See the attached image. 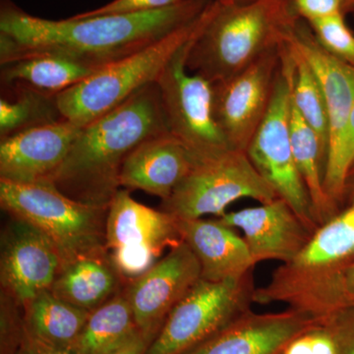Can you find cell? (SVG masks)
<instances>
[{
	"instance_id": "6da1fadb",
	"label": "cell",
	"mask_w": 354,
	"mask_h": 354,
	"mask_svg": "<svg viewBox=\"0 0 354 354\" xmlns=\"http://www.w3.org/2000/svg\"><path fill=\"white\" fill-rule=\"evenodd\" d=\"M213 0H180L149 12L66 20L36 17L12 6L0 14V64L58 57L102 68L196 19Z\"/></svg>"
},
{
	"instance_id": "7a4b0ae2",
	"label": "cell",
	"mask_w": 354,
	"mask_h": 354,
	"mask_svg": "<svg viewBox=\"0 0 354 354\" xmlns=\"http://www.w3.org/2000/svg\"><path fill=\"white\" fill-rule=\"evenodd\" d=\"M169 132L157 83L147 86L82 127L53 184L76 201L109 206L129 153L145 140Z\"/></svg>"
},
{
	"instance_id": "3957f363",
	"label": "cell",
	"mask_w": 354,
	"mask_h": 354,
	"mask_svg": "<svg viewBox=\"0 0 354 354\" xmlns=\"http://www.w3.org/2000/svg\"><path fill=\"white\" fill-rule=\"evenodd\" d=\"M354 254V207L321 225L304 248L256 288L254 304L281 302L322 323L342 308L344 267Z\"/></svg>"
},
{
	"instance_id": "277c9868",
	"label": "cell",
	"mask_w": 354,
	"mask_h": 354,
	"mask_svg": "<svg viewBox=\"0 0 354 354\" xmlns=\"http://www.w3.org/2000/svg\"><path fill=\"white\" fill-rule=\"evenodd\" d=\"M216 1L213 18L187 58L188 70L212 83L236 75L279 48L299 19L291 0H256L244 6Z\"/></svg>"
},
{
	"instance_id": "5b68a950",
	"label": "cell",
	"mask_w": 354,
	"mask_h": 354,
	"mask_svg": "<svg viewBox=\"0 0 354 354\" xmlns=\"http://www.w3.org/2000/svg\"><path fill=\"white\" fill-rule=\"evenodd\" d=\"M216 7L218 1L213 0L196 19L150 46L106 65L94 75L57 95L62 118L85 127L118 108L142 88L157 83L174 55L202 34Z\"/></svg>"
},
{
	"instance_id": "8992f818",
	"label": "cell",
	"mask_w": 354,
	"mask_h": 354,
	"mask_svg": "<svg viewBox=\"0 0 354 354\" xmlns=\"http://www.w3.org/2000/svg\"><path fill=\"white\" fill-rule=\"evenodd\" d=\"M0 206L9 216L39 228L57 248L62 268L85 256L106 251L109 206L76 201L53 183L2 179Z\"/></svg>"
},
{
	"instance_id": "52a82bcc",
	"label": "cell",
	"mask_w": 354,
	"mask_h": 354,
	"mask_svg": "<svg viewBox=\"0 0 354 354\" xmlns=\"http://www.w3.org/2000/svg\"><path fill=\"white\" fill-rule=\"evenodd\" d=\"M292 75V57L283 43L281 48V65L269 109L246 153L263 178L314 234L320 227L314 216L311 201L298 171L291 145Z\"/></svg>"
},
{
	"instance_id": "ba28073f",
	"label": "cell",
	"mask_w": 354,
	"mask_h": 354,
	"mask_svg": "<svg viewBox=\"0 0 354 354\" xmlns=\"http://www.w3.org/2000/svg\"><path fill=\"white\" fill-rule=\"evenodd\" d=\"M243 198L266 204L279 198L244 151L227 150L196 160L192 169L162 201V211L176 220L221 218L227 207Z\"/></svg>"
},
{
	"instance_id": "9c48e42d",
	"label": "cell",
	"mask_w": 354,
	"mask_h": 354,
	"mask_svg": "<svg viewBox=\"0 0 354 354\" xmlns=\"http://www.w3.org/2000/svg\"><path fill=\"white\" fill-rule=\"evenodd\" d=\"M253 271L223 281L200 279L172 309L145 354H186L250 310Z\"/></svg>"
},
{
	"instance_id": "30bf717a",
	"label": "cell",
	"mask_w": 354,
	"mask_h": 354,
	"mask_svg": "<svg viewBox=\"0 0 354 354\" xmlns=\"http://www.w3.org/2000/svg\"><path fill=\"white\" fill-rule=\"evenodd\" d=\"M195 39L174 55L157 85L169 133L196 162L232 149L214 118L212 82L187 68L188 53Z\"/></svg>"
},
{
	"instance_id": "8fae6325",
	"label": "cell",
	"mask_w": 354,
	"mask_h": 354,
	"mask_svg": "<svg viewBox=\"0 0 354 354\" xmlns=\"http://www.w3.org/2000/svg\"><path fill=\"white\" fill-rule=\"evenodd\" d=\"M183 241L176 218L147 207L120 189L111 200L106 218V249L124 283L148 271L165 251Z\"/></svg>"
},
{
	"instance_id": "7c38bea8",
	"label": "cell",
	"mask_w": 354,
	"mask_h": 354,
	"mask_svg": "<svg viewBox=\"0 0 354 354\" xmlns=\"http://www.w3.org/2000/svg\"><path fill=\"white\" fill-rule=\"evenodd\" d=\"M281 48L236 75L212 83L214 118L232 150L246 152L264 120L281 65Z\"/></svg>"
},
{
	"instance_id": "4fadbf2b",
	"label": "cell",
	"mask_w": 354,
	"mask_h": 354,
	"mask_svg": "<svg viewBox=\"0 0 354 354\" xmlns=\"http://www.w3.org/2000/svg\"><path fill=\"white\" fill-rule=\"evenodd\" d=\"M200 279L199 261L189 245L181 241L148 271L124 286L137 329L149 344L172 309Z\"/></svg>"
},
{
	"instance_id": "5bb4252c",
	"label": "cell",
	"mask_w": 354,
	"mask_h": 354,
	"mask_svg": "<svg viewBox=\"0 0 354 354\" xmlns=\"http://www.w3.org/2000/svg\"><path fill=\"white\" fill-rule=\"evenodd\" d=\"M62 268L59 254L50 239L32 223L10 216L1 234L2 292L24 308L51 290Z\"/></svg>"
},
{
	"instance_id": "9a60e30c",
	"label": "cell",
	"mask_w": 354,
	"mask_h": 354,
	"mask_svg": "<svg viewBox=\"0 0 354 354\" xmlns=\"http://www.w3.org/2000/svg\"><path fill=\"white\" fill-rule=\"evenodd\" d=\"M82 127L62 118L1 139L0 179L53 183Z\"/></svg>"
},
{
	"instance_id": "2e32d148",
	"label": "cell",
	"mask_w": 354,
	"mask_h": 354,
	"mask_svg": "<svg viewBox=\"0 0 354 354\" xmlns=\"http://www.w3.org/2000/svg\"><path fill=\"white\" fill-rule=\"evenodd\" d=\"M285 43L304 58L322 88L329 118L327 167L341 150L353 109L354 67L323 48L310 26L302 19H298L286 34Z\"/></svg>"
},
{
	"instance_id": "e0dca14e",
	"label": "cell",
	"mask_w": 354,
	"mask_h": 354,
	"mask_svg": "<svg viewBox=\"0 0 354 354\" xmlns=\"http://www.w3.org/2000/svg\"><path fill=\"white\" fill-rule=\"evenodd\" d=\"M218 220L241 228L255 265L263 261L292 260L313 235L279 197L258 207L225 213Z\"/></svg>"
},
{
	"instance_id": "ac0fdd59",
	"label": "cell",
	"mask_w": 354,
	"mask_h": 354,
	"mask_svg": "<svg viewBox=\"0 0 354 354\" xmlns=\"http://www.w3.org/2000/svg\"><path fill=\"white\" fill-rule=\"evenodd\" d=\"M319 324L290 308L272 314H255L249 310L186 354H281L290 342Z\"/></svg>"
},
{
	"instance_id": "d6986e66",
	"label": "cell",
	"mask_w": 354,
	"mask_h": 354,
	"mask_svg": "<svg viewBox=\"0 0 354 354\" xmlns=\"http://www.w3.org/2000/svg\"><path fill=\"white\" fill-rule=\"evenodd\" d=\"M195 160L171 133L139 144L123 162L120 188L141 190L165 201L194 165Z\"/></svg>"
},
{
	"instance_id": "ffe728a7",
	"label": "cell",
	"mask_w": 354,
	"mask_h": 354,
	"mask_svg": "<svg viewBox=\"0 0 354 354\" xmlns=\"http://www.w3.org/2000/svg\"><path fill=\"white\" fill-rule=\"evenodd\" d=\"M181 239L201 267V279L223 281L241 278L255 267L245 241L221 221L176 220Z\"/></svg>"
},
{
	"instance_id": "44dd1931",
	"label": "cell",
	"mask_w": 354,
	"mask_h": 354,
	"mask_svg": "<svg viewBox=\"0 0 354 354\" xmlns=\"http://www.w3.org/2000/svg\"><path fill=\"white\" fill-rule=\"evenodd\" d=\"M106 251L85 256L62 268L51 292L68 304L93 312L124 288Z\"/></svg>"
},
{
	"instance_id": "7402d4cb",
	"label": "cell",
	"mask_w": 354,
	"mask_h": 354,
	"mask_svg": "<svg viewBox=\"0 0 354 354\" xmlns=\"http://www.w3.org/2000/svg\"><path fill=\"white\" fill-rule=\"evenodd\" d=\"M138 332L124 288L91 312L74 344L77 354H113Z\"/></svg>"
},
{
	"instance_id": "603a6c76",
	"label": "cell",
	"mask_w": 354,
	"mask_h": 354,
	"mask_svg": "<svg viewBox=\"0 0 354 354\" xmlns=\"http://www.w3.org/2000/svg\"><path fill=\"white\" fill-rule=\"evenodd\" d=\"M100 69L68 58L32 57L2 65L1 81L6 85L25 86L57 95L94 75Z\"/></svg>"
},
{
	"instance_id": "cb8c5ba5",
	"label": "cell",
	"mask_w": 354,
	"mask_h": 354,
	"mask_svg": "<svg viewBox=\"0 0 354 354\" xmlns=\"http://www.w3.org/2000/svg\"><path fill=\"white\" fill-rule=\"evenodd\" d=\"M26 325L39 341L59 348H73L90 312L44 291L24 307Z\"/></svg>"
},
{
	"instance_id": "d4e9b609",
	"label": "cell",
	"mask_w": 354,
	"mask_h": 354,
	"mask_svg": "<svg viewBox=\"0 0 354 354\" xmlns=\"http://www.w3.org/2000/svg\"><path fill=\"white\" fill-rule=\"evenodd\" d=\"M16 97L0 100L1 139L62 120L57 106V95L46 94L25 86L15 85Z\"/></svg>"
},
{
	"instance_id": "484cf974",
	"label": "cell",
	"mask_w": 354,
	"mask_h": 354,
	"mask_svg": "<svg viewBox=\"0 0 354 354\" xmlns=\"http://www.w3.org/2000/svg\"><path fill=\"white\" fill-rule=\"evenodd\" d=\"M286 44V43H285ZM293 59L291 102L320 139L327 151L329 146V118L322 88L304 57L286 44Z\"/></svg>"
},
{
	"instance_id": "4316f807",
	"label": "cell",
	"mask_w": 354,
	"mask_h": 354,
	"mask_svg": "<svg viewBox=\"0 0 354 354\" xmlns=\"http://www.w3.org/2000/svg\"><path fill=\"white\" fill-rule=\"evenodd\" d=\"M341 13L307 23L318 43L328 53L354 67V34Z\"/></svg>"
},
{
	"instance_id": "83f0119b",
	"label": "cell",
	"mask_w": 354,
	"mask_h": 354,
	"mask_svg": "<svg viewBox=\"0 0 354 354\" xmlns=\"http://www.w3.org/2000/svg\"><path fill=\"white\" fill-rule=\"evenodd\" d=\"M354 162V106L337 158L326 167L324 189L330 201L337 207L344 194L346 177Z\"/></svg>"
},
{
	"instance_id": "f1b7e54d",
	"label": "cell",
	"mask_w": 354,
	"mask_h": 354,
	"mask_svg": "<svg viewBox=\"0 0 354 354\" xmlns=\"http://www.w3.org/2000/svg\"><path fill=\"white\" fill-rule=\"evenodd\" d=\"M180 0H113L106 6L87 12L77 14L74 18H87L93 16L114 15V14H135L158 10L174 6Z\"/></svg>"
},
{
	"instance_id": "f546056e",
	"label": "cell",
	"mask_w": 354,
	"mask_h": 354,
	"mask_svg": "<svg viewBox=\"0 0 354 354\" xmlns=\"http://www.w3.org/2000/svg\"><path fill=\"white\" fill-rule=\"evenodd\" d=\"M281 354H339V348L327 333H305L290 342Z\"/></svg>"
},
{
	"instance_id": "4dcf8cb0",
	"label": "cell",
	"mask_w": 354,
	"mask_h": 354,
	"mask_svg": "<svg viewBox=\"0 0 354 354\" xmlns=\"http://www.w3.org/2000/svg\"><path fill=\"white\" fill-rule=\"evenodd\" d=\"M346 2V0H291L297 17L307 23L344 14Z\"/></svg>"
},
{
	"instance_id": "1f68e13d",
	"label": "cell",
	"mask_w": 354,
	"mask_h": 354,
	"mask_svg": "<svg viewBox=\"0 0 354 354\" xmlns=\"http://www.w3.org/2000/svg\"><path fill=\"white\" fill-rule=\"evenodd\" d=\"M19 354H77L73 349L51 346L39 341L31 334L27 335Z\"/></svg>"
},
{
	"instance_id": "d6a6232c",
	"label": "cell",
	"mask_w": 354,
	"mask_h": 354,
	"mask_svg": "<svg viewBox=\"0 0 354 354\" xmlns=\"http://www.w3.org/2000/svg\"><path fill=\"white\" fill-rule=\"evenodd\" d=\"M149 342L141 333L137 332L129 341L113 354H145Z\"/></svg>"
},
{
	"instance_id": "836d02e7",
	"label": "cell",
	"mask_w": 354,
	"mask_h": 354,
	"mask_svg": "<svg viewBox=\"0 0 354 354\" xmlns=\"http://www.w3.org/2000/svg\"><path fill=\"white\" fill-rule=\"evenodd\" d=\"M341 290L344 306L354 304V262L344 270Z\"/></svg>"
},
{
	"instance_id": "e575fe53",
	"label": "cell",
	"mask_w": 354,
	"mask_h": 354,
	"mask_svg": "<svg viewBox=\"0 0 354 354\" xmlns=\"http://www.w3.org/2000/svg\"><path fill=\"white\" fill-rule=\"evenodd\" d=\"M346 192H348L351 206L354 207V162L353 165H351V169H349L348 177H346V187H344V194H346Z\"/></svg>"
},
{
	"instance_id": "d590c367",
	"label": "cell",
	"mask_w": 354,
	"mask_h": 354,
	"mask_svg": "<svg viewBox=\"0 0 354 354\" xmlns=\"http://www.w3.org/2000/svg\"><path fill=\"white\" fill-rule=\"evenodd\" d=\"M218 1L225 6H244V4L251 3L256 0H218Z\"/></svg>"
},
{
	"instance_id": "8d00e7d4",
	"label": "cell",
	"mask_w": 354,
	"mask_h": 354,
	"mask_svg": "<svg viewBox=\"0 0 354 354\" xmlns=\"http://www.w3.org/2000/svg\"><path fill=\"white\" fill-rule=\"evenodd\" d=\"M354 9V0H346L344 6V14L351 13Z\"/></svg>"
},
{
	"instance_id": "74e56055",
	"label": "cell",
	"mask_w": 354,
	"mask_h": 354,
	"mask_svg": "<svg viewBox=\"0 0 354 354\" xmlns=\"http://www.w3.org/2000/svg\"><path fill=\"white\" fill-rule=\"evenodd\" d=\"M349 354H354V348H353V351H351V353H349Z\"/></svg>"
},
{
	"instance_id": "f35d334b",
	"label": "cell",
	"mask_w": 354,
	"mask_h": 354,
	"mask_svg": "<svg viewBox=\"0 0 354 354\" xmlns=\"http://www.w3.org/2000/svg\"><path fill=\"white\" fill-rule=\"evenodd\" d=\"M351 12L354 13V9H353V11H351Z\"/></svg>"
}]
</instances>
